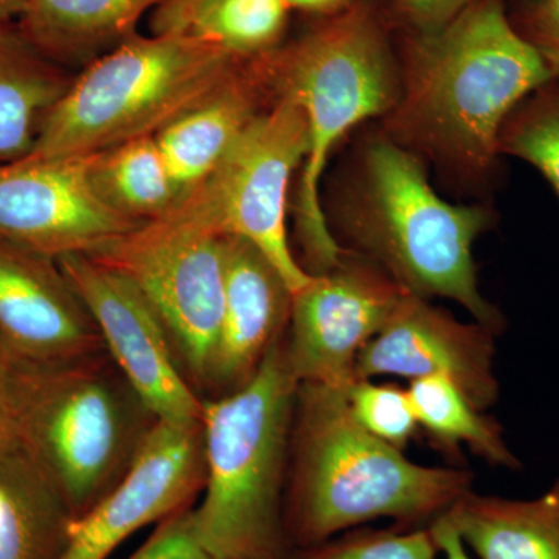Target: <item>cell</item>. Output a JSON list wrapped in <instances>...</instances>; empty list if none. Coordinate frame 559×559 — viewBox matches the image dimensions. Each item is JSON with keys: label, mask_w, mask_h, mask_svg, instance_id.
<instances>
[{"label": "cell", "mask_w": 559, "mask_h": 559, "mask_svg": "<svg viewBox=\"0 0 559 559\" xmlns=\"http://www.w3.org/2000/svg\"><path fill=\"white\" fill-rule=\"evenodd\" d=\"M399 60L384 134L469 183L495 173L507 119L555 79L514 27L507 0H474L437 31L401 35Z\"/></svg>", "instance_id": "6da1fadb"}, {"label": "cell", "mask_w": 559, "mask_h": 559, "mask_svg": "<svg viewBox=\"0 0 559 559\" xmlns=\"http://www.w3.org/2000/svg\"><path fill=\"white\" fill-rule=\"evenodd\" d=\"M345 392L311 382L297 389L283 500L290 549L378 520L429 527L473 489L471 471L418 465L367 432Z\"/></svg>", "instance_id": "7a4b0ae2"}, {"label": "cell", "mask_w": 559, "mask_h": 559, "mask_svg": "<svg viewBox=\"0 0 559 559\" xmlns=\"http://www.w3.org/2000/svg\"><path fill=\"white\" fill-rule=\"evenodd\" d=\"M334 210L342 248L415 296L454 300L496 333L506 329L502 312L480 293L474 261V245L495 224L491 210L444 201L423 160L384 132L360 146Z\"/></svg>", "instance_id": "3957f363"}, {"label": "cell", "mask_w": 559, "mask_h": 559, "mask_svg": "<svg viewBox=\"0 0 559 559\" xmlns=\"http://www.w3.org/2000/svg\"><path fill=\"white\" fill-rule=\"evenodd\" d=\"M393 28L374 0H360L323 17L299 38L266 53L275 95L304 110L308 150L293 201L301 266L325 274L344 257L322 204L331 153L362 121L384 117L400 94V60Z\"/></svg>", "instance_id": "277c9868"}, {"label": "cell", "mask_w": 559, "mask_h": 559, "mask_svg": "<svg viewBox=\"0 0 559 559\" xmlns=\"http://www.w3.org/2000/svg\"><path fill=\"white\" fill-rule=\"evenodd\" d=\"M285 336L248 384L204 400L205 484L191 516L197 538L216 559H285L290 550L283 500L299 381Z\"/></svg>", "instance_id": "5b68a950"}, {"label": "cell", "mask_w": 559, "mask_h": 559, "mask_svg": "<svg viewBox=\"0 0 559 559\" xmlns=\"http://www.w3.org/2000/svg\"><path fill=\"white\" fill-rule=\"evenodd\" d=\"M241 60L189 33H135L73 76L28 156H90L156 138L212 94Z\"/></svg>", "instance_id": "8992f818"}, {"label": "cell", "mask_w": 559, "mask_h": 559, "mask_svg": "<svg viewBox=\"0 0 559 559\" xmlns=\"http://www.w3.org/2000/svg\"><path fill=\"white\" fill-rule=\"evenodd\" d=\"M157 421L105 352L38 362L17 440L79 518L123 479Z\"/></svg>", "instance_id": "52a82bcc"}, {"label": "cell", "mask_w": 559, "mask_h": 559, "mask_svg": "<svg viewBox=\"0 0 559 559\" xmlns=\"http://www.w3.org/2000/svg\"><path fill=\"white\" fill-rule=\"evenodd\" d=\"M91 259L130 278L168 331L183 373L207 389L226 288V235L200 187Z\"/></svg>", "instance_id": "ba28073f"}, {"label": "cell", "mask_w": 559, "mask_h": 559, "mask_svg": "<svg viewBox=\"0 0 559 559\" xmlns=\"http://www.w3.org/2000/svg\"><path fill=\"white\" fill-rule=\"evenodd\" d=\"M307 150L304 110L293 98L277 95L198 186L218 229L255 246L293 294L312 278L294 255L286 227L290 183Z\"/></svg>", "instance_id": "9c48e42d"}, {"label": "cell", "mask_w": 559, "mask_h": 559, "mask_svg": "<svg viewBox=\"0 0 559 559\" xmlns=\"http://www.w3.org/2000/svg\"><path fill=\"white\" fill-rule=\"evenodd\" d=\"M409 293L377 264L345 249L341 263L293 294L285 336L296 380L348 389L356 360Z\"/></svg>", "instance_id": "30bf717a"}, {"label": "cell", "mask_w": 559, "mask_h": 559, "mask_svg": "<svg viewBox=\"0 0 559 559\" xmlns=\"http://www.w3.org/2000/svg\"><path fill=\"white\" fill-rule=\"evenodd\" d=\"M92 156L0 164V238L58 260L90 255L142 224L103 200Z\"/></svg>", "instance_id": "8fae6325"}, {"label": "cell", "mask_w": 559, "mask_h": 559, "mask_svg": "<svg viewBox=\"0 0 559 559\" xmlns=\"http://www.w3.org/2000/svg\"><path fill=\"white\" fill-rule=\"evenodd\" d=\"M91 312L117 369L160 421L201 423L204 400L190 384L164 323L130 278L87 255L58 259Z\"/></svg>", "instance_id": "7c38bea8"}, {"label": "cell", "mask_w": 559, "mask_h": 559, "mask_svg": "<svg viewBox=\"0 0 559 559\" xmlns=\"http://www.w3.org/2000/svg\"><path fill=\"white\" fill-rule=\"evenodd\" d=\"M204 484L202 421L159 419L123 479L70 522L60 559H108L139 530L190 507Z\"/></svg>", "instance_id": "4fadbf2b"}, {"label": "cell", "mask_w": 559, "mask_h": 559, "mask_svg": "<svg viewBox=\"0 0 559 559\" xmlns=\"http://www.w3.org/2000/svg\"><path fill=\"white\" fill-rule=\"evenodd\" d=\"M498 333L480 322L463 323L429 299L407 293L399 310L362 348L356 380L444 377L479 411L499 401L495 374Z\"/></svg>", "instance_id": "5bb4252c"}, {"label": "cell", "mask_w": 559, "mask_h": 559, "mask_svg": "<svg viewBox=\"0 0 559 559\" xmlns=\"http://www.w3.org/2000/svg\"><path fill=\"white\" fill-rule=\"evenodd\" d=\"M0 336L36 362H70L106 352L58 260L5 238H0Z\"/></svg>", "instance_id": "9a60e30c"}, {"label": "cell", "mask_w": 559, "mask_h": 559, "mask_svg": "<svg viewBox=\"0 0 559 559\" xmlns=\"http://www.w3.org/2000/svg\"><path fill=\"white\" fill-rule=\"evenodd\" d=\"M293 293L255 246L226 237V288L207 389L227 395L248 384L288 330Z\"/></svg>", "instance_id": "2e32d148"}, {"label": "cell", "mask_w": 559, "mask_h": 559, "mask_svg": "<svg viewBox=\"0 0 559 559\" xmlns=\"http://www.w3.org/2000/svg\"><path fill=\"white\" fill-rule=\"evenodd\" d=\"M275 98L266 53L242 58L212 94L164 128L156 140L180 191L207 180Z\"/></svg>", "instance_id": "e0dca14e"}, {"label": "cell", "mask_w": 559, "mask_h": 559, "mask_svg": "<svg viewBox=\"0 0 559 559\" xmlns=\"http://www.w3.org/2000/svg\"><path fill=\"white\" fill-rule=\"evenodd\" d=\"M164 0H24L17 28L62 68L87 66L135 35Z\"/></svg>", "instance_id": "ac0fdd59"}, {"label": "cell", "mask_w": 559, "mask_h": 559, "mask_svg": "<svg viewBox=\"0 0 559 559\" xmlns=\"http://www.w3.org/2000/svg\"><path fill=\"white\" fill-rule=\"evenodd\" d=\"M69 503L20 440L0 447V559H60Z\"/></svg>", "instance_id": "d6986e66"}, {"label": "cell", "mask_w": 559, "mask_h": 559, "mask_svg": "<svg viewBox=\"0 0 559 559\" xmlns=\"http://www.w3.org/2000/svg\"><path fill=\"white\" fill-rule=\"evenodd\" d=\"M444 516L479 559H559V477L535 499L471 489Z\"/></svg>", "instance_id": "ffe728a7"}, {"label": "cell", "mask_w": 559, "mask_h": 559, "mask_svg": "<svg viewBox=\"0 0 559 559\" xmlns=\"http://www.w3.org/2000/svg\"><path fill=\"white\" fill-rule=\"evenodd\" d=\"M73 76L22 35L0 24V164L28 156L40 127Z\"/></svg>", "instance_id": "44dd1931"}, {"label": "cell", "mask_w": 559, "mask_h": 559, "mask_svg": "<svg viewBox=\"0 0 559 559\" xmlns=\"http://www.w3.org/2000/svg\"><path fill=\"white\" fill-rule=\"evenodd\" d=\"M407 390L419 428L436 450L459 459L462 447H468L489 465L521 469V460L503 439L498 419L477 409L454 382L444 377L418 378Z\"/></svg>", "instance_id": "7402d4cb"}, {"label": "cell", "mask_w": 559, "mask_h": 559, "mask_svg": "<svg viewBox=\"0 0 559 559\" xmlns=\"http://www.w3.org/2000/svg\"><path fill=\"white\" fill-rule=\"evenodd\" d=\"M92 178L110 207L138 223L157 218L182 197L156 138L95 153Z\"/></svg>", "instance_id": "603a6c76"}, {"label": "cell", "mask_w": 559, "mask_h": 559, "mask_svg": "<svg viewBox=\"0 0 559 559\" xmlns=\"http://www.w3.org/2000/svg\"><path fill=\"white\" fill-rule=\"evenodd\" d=\"M285 0H198L168 33H189L240 58L282 46L289 22Z\"/></svg>", "instance_id": "cb8c5ba5"}, {"label": "cell", "mask_w": 559, "mask_h": 559, "mask_svg": "<svg viewBox=\"0 0 559 559\" xmlns=\"http://www.w3.org/2000/svg\"><path fill=\"white\" fill-rule=\"evenodd\" d=\"M499 154L532 165L559 202V76L532 92L511 112L500 131Z\"/></svg>", "instance_id": "d4e9b609"}, {"label": "cell", "mask_w": 559, "mask_h": 559, "mask_svg": "<svg viewBox=\"0 0 559 559\" xmlns=\"http://www.w3.org/2000/svg\"><path fill=\"white\" fill-rule=\"evenodd\" d=\"M439 555L430 527H358L314 546L290 549L285 559H436Z\"/></svg>", "instance_id": "484cf974"}, {"label": "cell", "mask_w": 559, "mask_h": 559, "mask_svg": "<svg viewBox=\"0 0 559 559\" xmlns=\"http://www.w3.org/2000/svg\"><path fill=\"white\" fill-rule=\"evenodd\" d=\"M349 411L367 432L396 450H406L419 425L409 390L356 380L347 389Z\"/></svg>", "instance_id": "4316f807"}, {"label": "cell", "mask_w": 559, "mask_h": 559, "mask_svg": "<svg viewBox=\"0 0 559 559\" xmlns=\"http://www.w3.org/2000/svg\"><path fill=\"white\" fill-rule=\"evenodd\" d=\"M38 362L0 336V447L17 440L22 411Z\"/></svg>", "instance_id": "83f0119b"}, {"label": "cell", "mask_w": 559, "mask_h": 559, "mask_svg": "<svg viewBox=\"0 0 559 559\" xmlns=\"http://www.w3.org/2000/svg\"><path fill=\"white\" fill-rule=\"evenodd\" d=\"M509 10L516 31L559 76V0H516Z\"/></svg>", "instance_id": "f1b7e54d"}, {"label": "cell", "mask_w": 559, "mask_h": 559, "mask_svg": "<svg viewBox=\"0 0 559 559\" xmlns=\"http://www.w3.org/2000/svg\"><path fill=\"white\" fill-rule=\"evenodd\" d=\"M193 506L157 522L150 538L127 559H216L205 550L193 528Z\"/></svg>", "instance_id": "f546056e"}, {"label": "cell", "mask_w": 559, "mask_h": 559, "mask_svg": "<svg viewBox=\"0 0 559 559\" xmlns=\"http://www.w3.org/2000/svg\"><path fill=\"white\" fill-rule=\"evenodd\" d=\"M474 0H389L381 9L390 27L401 35H418L443 27Z\"/></svg>", "instance_id": "4dcf8cb0"}, {"label": "cell", "mask_w": 559, "mask_h": 559, "mask_svg": "<svg viewBox=\"0 0 559 559\" xmlns=\"http://www.w3.org/2000/svg\"><path fill=\"white\" fill-rule=\"evenodd\" d=\"M444 559H471L465 543L444 514L429 525Z\"/></svg>", "instance_id": "1f68e13d"}, {"label": "cell", "mask_w": 559, "mask_h": 559, "mask_svg": "<svg viewBox=\"0 0 559 559\" xmlns=\"http://www.w3.org/2000/svg\"><path fill=\"white\" fill-rule=\"evenodd\" d=\"M198 0H164L151 17V32L168 33Z\"/></svg>", "instance_id": "d6a6232c"}, {"label": "cell", "mask_w": 559, "mask_h": 559, "mask_svg": "<svg viewBox=\"0 0 559 559\" xmlns=\"http://www.w3.org/2000/svg\"><path fill=\"white\" fill-rule=\"evenodd\" d=\"M358 2L360 0H285L290 11H304V13L320 16L322 20L344 13Z\"/></svg>", "instance_id": "836d02e7"}, {"label": "cell", "mask_w": 559, "mask_h": 559, "mask_svg": "<svg viewBox=\"0 0 559 559\" xmlns=\"http://www.w3.org/2000/svg\"><path fill=\"white\" fill-rule=\"evenodd\" d=\"M24 9V0H0V24L16 22Z\"/></svg>", "instance_id": "e575fe53"}, {"label": "cell", "mask_w": 559, "mask_h": 559, "mask_svg": "<svg viewBox=\"0 0 559 559\" xmlns=\"http://www.w3.org/2000/svg\"><path fill=\"white\" fill-rule=\"evenodd\" d=\"M507 2H509L510 5V3L516 2V0H507Z\"/></svg>", "instance_id": "d590c367"}]
</instances>
